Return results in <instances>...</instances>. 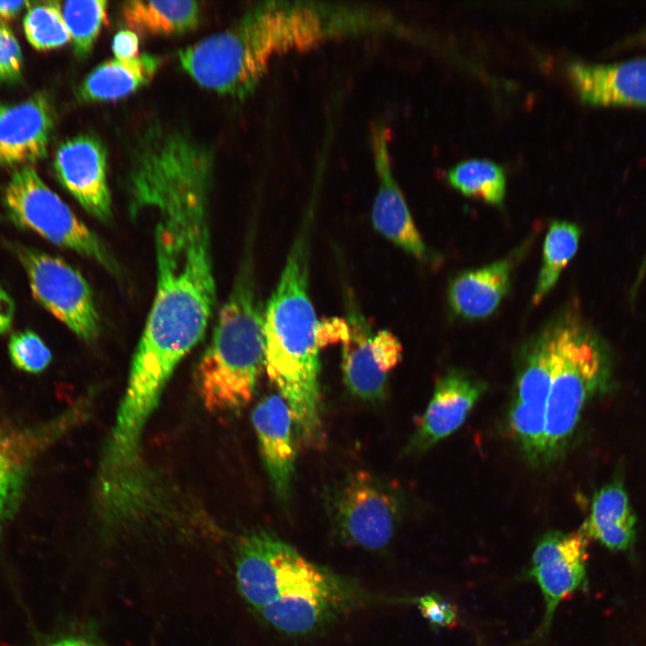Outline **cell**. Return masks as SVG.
Segmentation results:
<instances>
[{
	"label": "cell",
	"mask_w": 646,
	"mask_h": 646,
	"mask_svg": "<svg viewBox=\"0 0 646 646\" xmlns=\"http://www.w3.org/2000/svg\"><path fill=\"white\" fill-rule=\"evenodd\" d=\"M568 76L588 105L646 109V56L611 63L574 61Z\"/></svg>",
	"instance_id": "16"
},
{
	"label": "cell",
	"mask_w": 646,
	"mask_h": 646,
	"mask_svg": "<svg viewBox=\"0 0 646 646\" xmlns=\"http://www.w3.org/2000/svg\"><path fill=\"white\" fill-rule=\"evenodd\" d=\"M312 208L302 218L264 310L265 369L307 443L321 432L319 322L310 293Z\"/></svg>",
	"instance_id": "4"
},
{
	"label": "cell",
	"mask_w": 646,
	"mask_h": 646,
	"mask_svg": "<svg viewBox=\"0 0 646 646\" xmlns=\"http://www.w3.org/2000/svg\"><path fill=\"white\" fill-rule=\"evenodd\" d=\"M34 299L79 338L93 341L100 317L84 277L63 259L22 244H13Z\"/></svg>",
	"instance_id": "10"
},
{
	"label": "cell",
	"mask_w": 646,
	"mask_h": 646,
	"mask_svg": "<svg viewBox=\"0 0 646 646\" xmlns=\"http://www.w3.org/2000/svg\"><path fill=\"white\" fill-rule=\"evenodd\" d=\"M416 606L432 628H452L458 623L456 607L437 594H427L419 598Z\"/></svg>",
	"instance_id": "29"
},
{
	"label": "cell",
	"mask_w": 646,
	"mask_h": 646,
	"mask_svg": "<svg viewBox=\"0 0 646 646\" xmlns=\"http://www.w3.org/2000/svg\"><path fill=\"white\" fill-rule=\"evenodd\" d=\"M581 228L563 220L551 222L543 245L541 267L532 295V303L539 305L558 282L563 269L577 252Z\"/></svg>",
	"instance_id": "24"
},
{
	"label": "cell",
	"mask_w": 646,
	"mask_h": 646,
	"mask_svg": "<svg viewBox=\"0 0 646 646\" xmlns=\"http://www.w3.org/2000/svg\"><path fill=\"white\" fill-rule=\"evenodd\" d=\"M108 2L104 0L66 1L62 13L77 57H87L108 24Z\"/></svg>",
	"instance_id": "26"
},
{
	"label": "cell",
	"mask_w": 646,
	"mask_h": 646,
	"mask_svg": "<svg viewBox=\"0 0 646 646\" xmlns=\"http://www.w3.org/2000/svg\"><path fill=\"white\" fill-rule=\"evenodd\" d=\"M121 14L127 28L143 36L183 34L195 30L201 17L196 1H127Z\"/></svg>",
	"instance_id": "23"
},
{
	"label": "cell",
	"mask_w": 646,
	"mask_h": 646,
	"mask_svg": "<svg viewBox=\"0 0 646 646\" xmlns=\"http://www.w3.org/2000/svg\"><path fill=\"white\" fill-rule=\"evenodd\" d=\"M635 516L623 484L613 481L594 494L587 521L582 525L590 538L613 551L631 547L635 537Z\"/></svg>",
	"instance_id": "21"
},
{
	"label": "cell",
	"mask_w": 646,
	"mask_h": 646,
	"mask_svg": "<svg viewBox=\"0 0 646 646\" xmlns=\"http://www.w3.org/2000/svg\"><path fill=\"white\" fill-rule=\"evenodd\" d=\"M211 188L202 177L169 176L153 184L142 198L143 213L157 217V285L122 399L138 415L155 409L175 368L204 336L214 309Z\"/></svg>",
	"instance_id": "1"
},
{
	"label": "cell",
	"mask_w": 646,
	"mask_h": 646,
	"mask_svg": "<svg viewBox=\"0 0 646 646\" xmlns=\"http://www.w3.org/2000/svg\"><path fill=\"white\" fill-rule=\"evenodd\" d=\"M54 168L58 180L93 217L111 216V195L107 178V151L100 139L82 134L57 148Z\"/></svg>",
	"instance_id": "15"
},
{
	"label": "cell",
	"mask_w": 646,
	"mask_h": 646,
	"mask_svg": "<svg viewBox=\"0 0 646 646\" xmlns=\"http://www.w3.org/2000/svg\"><path fill=\"white\" fill-rule=\"evenodd\" d=\"M557 333L555 316L528 339L519 357L509 427L517 445L533 466L545 465V416Z\"/></svg>",
	"instance_id": "8"
},
{
	"label": "cell",
	"mask_w": 646,
	"mask_h": 646,
	"mask_svg": "<svg viewBox=\"0 0 646 646\" xmlns=\"http://www.w3.org/2000/svg\"><path fill=\"white\" fill-rule=\"evenodd\" d=\"M251 419L273 490L279 500L286 501L295 463L290 408L279 395L271 394L257 404Z\"/></svg>",
	"instance_id": "19"
},
{
	"label": "cell",
	"mask_w": 646,
	"mask_h": 646,
	"mask_svg": "<svg viewBox=\"0 0 646 646\" xmlns=\"http://www.w3.org/2000/svg\"><path fill=\"white\" fill-rule=\"evenodd\" d=\"M234 568L238 590L254 615L289 637L314 635L375 602L358 582L310 561L265 530L239 538Z\"/></svg>",
	"instance_id": "3"
},
{
	"label": "cell",
	"mask_w": 646,
	"mask_h": 646,
	"mask_svg": "<svg viewBox=\"0 0 646 646\" xmlns=\"http://www.w3.org/2000/svg\"><path fill=\"white\" fill-rule=\"evenodd\" d=\"M160 65V57L152 54L107 60L85 77L79 95L83 100L92 102L120 100L148 84Z\"/></svg>",
	"instance_id": "22"
},
{
	"label": "cell",
	"mask_w": 646,
	"mask_h": 646,
	"mask_svg": "<svg viewBox=\"0 0 646 646\" xmlns=\"http://www.w3.org/2000/svg\"><path fill=\"white\" fill-rule=\"evenodd\" d=\"M49 646H98L95 643L78 637H67L60 639Z\"/></svg>",
	"instance_id": "35"
},
{
	"label": "cell",
	"mask_w": 646,
	"mask_h": 646,
	"mask_svg": "<svg viewBox=\"0 0 646 646\" xmlns=\"http://www.w3.org/2000/svg\"><path fill=\"white\" fill-rule=\"evenodd\" d=\"M516 258L507 257L454 276L448 287L453 313L467 320L493 315L509 292Z\"/></svg>",
	"instance_id": "20"
},
{
	"label": "cell",
	"mask_w": 646,
	"mask_h": 646,
	"mask_svg": "<svg viewBox=\"0 0 646 646\" xmlns=\"http://www.w3.org/2000/svg\"><path fill=\"white\" fill-rule=\"evenodd\" d=\"M112 51L116 58L127 59L138 57V35L130 30H122L113 38Z\"/></svg>",
	"instance_id": "31"
},
{
	"label": "cell",
	"mask_w": 646,
	"mask_h": 646,
	"mask_svg": "<svg viewBox=\"0 0 646 646\" xmlns=\"http://www.w3.org/2000/svg\"><path fill=\"white\" fill-rule=\"evenodd\" d=\"M642 44H646V24L632 35L621 40L618 45L615 46V48L620 49Z\"/></svg>",
	"instance_id": "34"
},
{
	"label": "cell",
	"mask_w": 646,
	"mask_h": 646,
	"mask_svg": "<svg viewBox=\"0 0 646 646\" xmlns=\"http://www.w3.org/2000/svg\"><path fill=\"white\" fill-rule=\"evenodd\" d=\"M263 368L264 310L258 295L250 245L196 370V387L205 407L223 413L248 405Z\"/></svg>",
	"instance_id": "5"
},
{
	"label": "cell",
	"mask_w": 646,
	"mask_h": 646,
	"mask_svg": "<svg viewBox=\"0 0 646 646\" xmlns=\"http://www.w3.org/2000/svg\"><path fill=\"white\" fill-rule=\"evenodd\" d=\"M589 538L582 526L572 532L549 531L538 540L527 575L540 589L545 614L529 644L547 635L559 604L586 587Z\"/></svg>",
	"instance_id": "11"
},
{
	"label": "cell",
	"mask_w": 646,
	"mask_h": 646,
	"mask_svg": "<svg viewBox=\"0 0 646 646\" xmlns=\"http://www.w3.org/2000/svg\"><path fill=\"white\" fill-rule=\"evenodd\" d=\"M74 418L70 413L48 423L0 430V535L21 504L37 459Z\"/></svg>",
	"instance_id": "13"
},
{
	"label": "cell",
	"mask_w": 646,
	"mask_h": 646,
	"mask_svg": "<svg viewBox=\"0 0 646 646\" xmlns=\"http://www.w3.org/2000/svg\"><path fill=\"white\" fill-rule=\"evenodd\" d=\"M371 144L378 181L371 210L373 226L380 235L407 254L426 261L429 251L394 178L388 149V130L382 123L373 124Z\"/></svg>",
	"instance_id": "14"
},
{
	"label": "cell",
	"mask_w": 646,
	"mask_h": 646,
	"mask_svg": "<svg viewBox=\"0 0 646 646\" xmlns=\"http://www.w3.org/2000/svg\"><path fill=\"white\" fill-rule=\"evenodd\" d=\"M447 179L464 196L497 206L503 203L505 173L491 161L474 159L459 162L449 170Z\"/></svg>",
	"instance_id": "25"
},
{
	"label": "cell",
	"mask_w": 646,
	"mask_h": 646,
	"mask_svg": "<svg viewBox=\"0 0 646 646\" xmlns=\"http://www.w3.org/2000/svg\"><path fill=\"white\" fill-rule=\"evenodd\" d=\"M22 67V50L18 40L4 23H0V83L20 78Z\"/></svg>",
	"instance_id": "30"
},
{
	"label": "cell",
	"mask_w": 646,
	"mask_h": 646,
	"mask_svg": "<svg viewBox=\"0 0 646 646\" xmlns=\"http://www.w3.org/2000/svg\"><path fill=\"white\" fill-rule=\"evenodd\" d=\"M330 509L334 531L343 544L376 552L385 549L395 536L401 500L391 484L360 470L338 487Z\"/></svg>",
	"instance_id": "9"
},
{
	"label": "cell",
	"mask_w": 646,
	"mask_h": 646,
	"mask_svg": "<svg viewBox=\"0 0 646 646\" xmlns=\"http://www.w3.org/2000/svg\"><path fill=\"white\" fill-rule=\"evenodd\" d=\"M53 124L52 107L43 94L15 105L0 103V164L27 165L45 158Z\"/></svg>",
	"instance_id": "18"
},
{
	"label": "cell",
	"mask_w": 646,
	"mask_h": 646,
	"mask_svg": "<svg viewBox=\"0 0 646 646\" xmlns=\"http://www.w3.org/2000/svg\"><path fill=\"white\" fill-rule=\"evenodd\" d=\"M29 4L27 1H0V22L14 19Z\"/></svg>",
	"instance_id": "33"
},
{
	"label": "cell",
	"mask_w": 646,
	"mask_h": 646,
	"mask_svg": "<svg viewBox=\"0 0 646 646\" xmlns=\"http://www.w3.org/2000/svg\"><path fill=\"white\" fill-rule=\"evenodd\" d=\"M14 301L10 294L0 286V335L10 330L14 317Z\"/></svg>",
	"instance_id": "32"
},
{
	"label": "cell",
	"mask_w": 646,
	"mask_h": 646,
	"mask_svg": "<svg viewBox=\"0 0 646 646\" xmlns=\"http://www.w3.org/2000/svg\"><path fill=\"white\" fill-rule=\"evenodd\" d=\"M23 28L27 40L38 50L57 48L71 41L57 2H46L29 7Z\"/></svg>",
	"instance_id": "27"
},
{
	"label": "cell",
	"mask_w": 646,
	"mask_h": 646,
	"mask_svg": "<svg viewBox=\"0 0 646 646\" xmlns=\"http://www.w3.org/2000/svg\"><path fill=\"white\" fill-rule=\"evenodd\" d=\"M388 11L367 4L330 1H262L222 31L206 37L202 55L210 75L246 98L273 61L329 40L403 32Z\"/></svg>",
	"instance_id": "2"
},
{
	"label": "cell",
	"mask_w": 646,
	"mask_h": 646,
	"mask_svg": "<svg viewBox=\"0 0 646 646\" xmlns=\"http://www.w3.org/2000/svg\"><path fill=\"white\" fill-rule=\"evenodd\" d=\"M9 219L49 242L93 259L116 273L118 266L107 248L42 180L24 165L12 174L4 192Z\"/></svg>",
	"instance_id": "7"
},
{
	"label": "cell",
	"mask_w": 646,
	"mask_h": 646,
	"mask_svg": "<svg viewBox=\"0 0 646 646\" xmlns=\"http://www.w3.org/2000/svg\"><path fill=\"white\" fill-rule=\"evenodd\" d=\"M553 379L545 416V465L566 450L589 400L611 378L610 355L603 339L573 310L557 315Z\"/></svg>",
	"instance_id": "6"
},
{
	"label": "cell",
	"mask_w": 646,
	"mask_h": 646,
	"mask_svg": "<svg viewBox=\"0 0 646 646\" xmlns=\"http://www.w3.org/2000/svg\"><path fill=\"white\" fill-rule=\"evenodd\" d=\"M485 390V384L460 370L437 381L432 397L408 444L411 452L425 451L455 432Z\"/></svg>",
	"instance_id": "17"
},
{
	"label": "cell",
	"mask_w": 646,
	"mask_h": 646,
	"mask_svg": "<svg viewBox=\"0 0 646 646\" xmlns=\"http://www.w3.org/2000/svg\"><path fill=\"white\" fill-rule=\"evenodd\" d=\"M8 353L13 364L28 373L42 372L52 360L47 345L29 329L17 331L11 336Z\"/></svg>",
	"instance_id": "28"
},
{
	"label": "cell",
	"mask_w": 646,
	"mask_h": 646,
	"mask_svg": "<svg viewBox=\"0 0 646 646\" xmlns=\"http://www.w3.org/2000/svg\"><path fill=\"white\" fill-rule=\"evenodd\" d=\"M347 333L342 343V372L350 393L374 402L385 395L388 376L401 362L403 348L388 330L374 333L351 295L346 300Z\"/></svg>",
	"instance_id": "12"
}]
</instances>
